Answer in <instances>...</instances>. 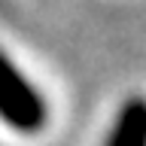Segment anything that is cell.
Segmentation results:
<instances>
[{"instance_id": "6da1fadb", "label": "cell", "mask_w": 146, "mask_h": 146, "mask_svg": "<svg viewBox=\"0 0 146 146\" xmlns=\"http://www.w3.org/2000/svg\"><path fill=\"white\" fill-rule=\"evenodd\" d=\"M107 146H146V100L134 98L119 113Z\"/></svg>"}]
</instances>
